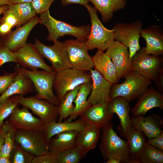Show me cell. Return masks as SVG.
<instances>
[{
  "instance_id": "12",
  "label": "cell",
  "mask_w": 163,
  "mask_h": 163,
  "mask_svg": "<svg viewBox=\"0 0 163 163\" xmlns=\"http://www.w3.org/2000/svg\"><path fill=\"white\" fill-rule=\"evenodd\" d=\"M64 43L72 68L84 71L92 69V58L88 54L89 50L85 42L70 39Z\"/></svg>"
},
{
  "instance_id": "20",
  "label": "cell",
  "mask_w": 163,
  "mask_h": 163,
  "mask_svg": "<svg viewBox=\"0 0 163 163\" xmlns=\"http://www.w3.org/2000/svg\"><path fill=\"white\" fill-rule=\"evenodd\" d=\"M18 65L15 68L17 73L11 84L0 96V104L15 95L24 96L35 91L34 86L30 79L19 69Z\"/></svg>"
},
{
  "instance_id": "22",
  "label": "cell",
  "mask_w": 163,
  "mask_h": 163,
  "mask_svg": "<svg viewBox=\"0 0 163 163\" xmlns=\"http://www.w3.org/2000/svg\"><path fill=\"white\" fill-rule=\"evenodd\" d=\"M140 36L146 41V46L142 48L146 53L157 56L163 54V35L159 26L152 25L142 29Z\"/></svg>"
},
{
  "instance_id": "43",
  "label": "cell",
  "mask_w": 163,
  "mask_h": 163,
  "mask_svg": "<svg viewBox=\"0 0 163 163\" xmlns=\"http://www.w3.org/2000/svg\"><path fill=\"white\" fill-rule=\"evenodd\" d=\"M146 142L149 144L163 151V132L155 137L148 139Z\"/></svg>"
},
{
  "instance_id": "47",
  "label": "cell",
  "mask_w": 163,
  "mask_h": 163,
  "mask_svg": "<svg viewBox=\"0 0 163 163\" xmlns=\"http://www.w3.org/2000/svg\"><path fill=\"white\" fill-rule=\"evenodd\" d=\"M0 163H11V162L9 157L1 155L0 157Z\"/></svg>"
},
{
  "instance_id": "26",
  "label": "cell",
  "mask_w": 163,
  "mask_h": 163,
  "mask_svg": "<svg viewBox=\"0 0 163 163\" xmlns=\"http://www.w3.org/2000/svg\"><path fill=\"white\" fill-rule=\"evenodd\" d=\"M101 128L86 124L84 129L79 132L77 146L85 155L94 149L100 137Z\"/></svg>"
},
{
  "instance_id": "39",
  "label": "cell",
  "mask_w": 163,
  "mask_h": 163,
  "mask_svg": "<svg viewBox=\"0 0 163 163\" xmlns=\"http://www.w3.org/2000/svg\"><path fill=\"white\" fill-rule=\"evenodd\" d=\"M3 16L0 19V23H6L10 26L12 28L19 26V21L14 12L10 8L5 11Z\"/></svg>"
},
{
  "instance_id": "9",
  "label": "cell",
  "mask_w": 163,
  "mask_h": 163,
  "mask_svg": "<svg viewBox=\"0 0 163 163\" xmlns=\"http://www.w3.org/2000/svg\"><path fill=\"white\" fill-rule=\"evenodd\" d=\"M15 141L23 149L34 156L49 152V142L40 130H17Z\"/></svg>"
},
{
  "instance_id": "8",
  "label": "cell",
  "mask_w": 163,
  "mask_h": 163,
  "mask_svg": "<svg viewBox=\"0 0 163 163\" xmlns=\"http://www.w3.org/2000/svg\"><path fill=\"white\" fill-rule=\"evenodd\" d=\"M34 44L42 56L50 62L56 72L72 68L64 42L57 40L52 46H48L37 38Z\"/></svg>"
},
{
  "instance_id": "2",
  "label": "cell",
  "mask_w": 163,
  "mask_h": 163,
  "mask_svg": "<svg viewBox=\"0 0 163 163\" xmlns=\"http://www.w3.org/2000/svg\"><path fill=\"white\" fill-rule=\"evenodd\" d=\"M40 14L39 23L46 26L48 31L47 40L54 42L66 35L73 36L81 41L87 40L90 30L89 25L77 27L56 20L50 15L49 10Z\"/></svg>"
},
{
  "instance_id": "44",
  "label": "cell",
  "mask_w": 163,
  "mask_h": 163,
  "mask_svg": "<svg viewBox=\"0 0 163 163\" xmlns=\"http://www.w3.org/2000/svg\"><path fill=\"white\" fill-rule=\"evenodd\" d=\"M157 91L161 93L163 92V68L159 72L155 80Z\"/></svg>"
},
{
  "instance_id": "27",
  "label": "cell",
  "mask_w": 163,
  "mask_h": 163,
  "mask_svg": "<svg viewBox=\"0 0 163 163\" xmlns=\"http://www.w3.org/2000/svg\"><path fill=\"white\" fill-rule=\"evenodd\" d=\"M78 132L70 131L56 135L49 141V152L56 156L64 150L76 147Z\"/></svg>"
},
{
  "instance_id": "35",
  "label": "cell",
  "mask_w": 163,
  "mask_h": 163,
  "mask_svg": "<svg viewBox=\"0 0 163 163\" xmlns=\"http://www.w3.org/2000/svg\"><path fill=\"white\" fill-rule=\"evenodd\" d=\"M85 155L76 146L59 153L56 157L58 163H79Z\"/></svg>"
},
{
  "instance_id": "34",
  "label": "cell",
  "mask_w": 163,
  "mask_h": 163,
  "mask_svg": "<svg viewBox=\"0 0 163 163\" xmlns=\"http://www.w3.org/2000/svg\"><path fill=\"white\" fill-rule=\"evenodd\" d=\"M9 8L18 19L19 26L28 22L37 14L32 2L12 4L9 5Z\"/></svg>"
},
{
  "instance_id": "32",
  "label": "cell",
  "mask_w": 163,
  "mask_h": 163,
  "mask_svg": "<svg viewBox=\"0 0 163 163\" xmlns=\"http://www.w3.org/2000/svg\"><path fill=\"white\" fill-rule=\"evenodd\" d=\"M4 142L2 150V155L10 158L12 153L16 146L15 136L17 131L8 121L1 127Z\"/></svg>"
},
{
  "instance_id": "6",
  "label": "cell",
  "mask_w": 163,
  "mask_h": 163,
  "mask_svg": "<svg viewBox=\"0 0 163 163\" xmlns=\"http://www.w3.org/2000/svg\"><path fill=\"white\" fill-rule=\"evenodd\" d=\"M20 70L31 81L37 94V97L46 100L58 106L59 101L55 94L53 84L56 72L44 70H30L19 67Z\"/></svg>"
},
{
  "instance_id": "36",
  "label": "cell",
  "mask_w": 163,
  "mask_h": 163,
  "mask_svg": "<svg viewBox=\"0 0 163 163\" xmlns=\"http://www.w3.org/2000/svg\"><path fill=\"white\" fill-rule=\"evenodd\" d=\"M34 156L23 149L19 144L13 151L10 159L11 163H32Z\"/></svg>"
},
{
  "instance_id": "21",
  "label": "cell",
  "mask_w": 163,
  "mask_h": 163,
  "mask_svg": "<svg viewBox=\"0 0 163 163\" xmlns=\"http://www.w3.org/2000/svg\"><path fill=\"white\" fill-rule=\"evenodd\" d=\"M144 116L131 117V126L142 132L148 139L155 137L163 132L160 128L163 124L161 117L155 113L148 116Z\"/></svg>"
},
{
  "instance_id": "4",
  "label": "cell",
  "mask_w": 163,
  "mask_h": 163,
  "mask_svg": "<svg viewBox=\"0 0 163 163\" xmlns=\"http://www.w3.org/2000/svg\"><path fill=\"white\" fill-rule=\"evenodd\" d=\"M84 6L90 14L91 24L90 32L85 43L89 50L97 49L104 51L115 40L114 30L107 29L103 26L95 7L88 4Z\"/></svg>"
},
{
  "instance_id": "17",
  "label": "cell",
  "mask_w": 163,
  "mask_h": 163,
  "mask_svg": "<svg viewBox=\"0 0 163 163\" xmlns=\"http://www.w3.org/2000/svg\"><path fill=\"white\" fill-rule=\"evenodd\" d=\"M39 22V17L36 16L26 23L17 27L14 30H11L7 35L1 37L0 41L14 52L27 44L30 33Z\"/></svg>"
},
{
  "instance_id": "11",
  "label": "cell",
  "mask_w": 163,
  "mask_h": 163,
  "mask_svg": "<svg viewBox=\"0 0 163 163\" xmlns=\"http://www.w3.org/2000/svg\"><path fill=\"white\" fill-rule=\"evenodd\" d=\"M142 26V22L136 21L129 24L118 23L113 28L115 39L128 48L131 59L140 49L139 40Z\"/></svg>"
},
{
  "instance_id": "40",
  "label": "cell",
  "mask_w": 163,
  "mask_h": 163,
  "mask_svg": "<svg viewBox=\"0 0 163 163\" xmlns=\"http://www.w3.org/2000/svg\"><path fill=\"white\" fill-rule=\"evenodd\" d=\"M55 0H33L31 2L37 14H40L49 10Z\"/></svg>"
},
{
  "instance_id": "45",
  "label": "cell",
  "mask_w": 163,
  "mask_h": 163,
  "mask_svg": "<svg viewBox=\"0 0 163 163\" xmlns=\"http://www.w3.org/2000/svg\"><path fill=\"white\" fill-rule=\"evenodd\" d=\"M63 6L70 4H79L83 5L87 4L89 2V0H59Z\"/></svg>"
},
{
  "instance_id": "42",
  "label": "cell",
  "mask_w": 163,
  "mask_h": 163,
  "mask_svg": "<svg viewBox=\"0 0 163 163\" xmlns=\"http://www.w3.org/2000/svg\"><path fill=\"white\" fill-rule=\"evenodd\" d=\"M32 163H58L56 156L49 152L38 156H34Z\"/></svg>"
},
{
  "instance_id": "23",
  "label": "cell",
  "mask_w": 163,
  "mask_h": 163,
  "mask_svg": "<svg viewBox=\"0 0 163 163\" xmlns=\"http://www.w3.org/2000/svg\"><path fill=\"white\" fill-rule=\"evenodd\" d=\"M104 51L97 50L92 57L93 67L113 84L119 82L116 69L110 58Z\"/></svg>"
},
{
  "instance_id": "14",
  "label": "cell",
  "mask_w": 163,
  "mask_h": 163,
  "mask_svg": "<svg viewBox=\"0 0 163 163\" xmlns=\"http://www.w3.org/2000/svg\"><path fill=\"white\" fill-rule=\"evenodd\" d=\"M105 53L116 67L119 80L132 70L129 49L120 42L114 41Z\"/></svg>"
},
{
  "instance_id": "46",
  "label": "cell",
  "mask_w": 163,
  "mask_h": 163,
  "mask_svg": "<svg viewBox=\"0 0 163 163\" xmlns=\"http://www.w3.org/2000/svg\"><path fill=\"white\" fill-rule=\"evenodd\" d=\"M12 28L7 24L0 23V37H2L7 35L11 31Z\"/></svg>"
},
{
  "instance_id": "3",
  "label": "cell",
  "mask_w": 163,
  "mask_h": 163,
  "mask_svg": "<svg viewBox=\"0 0 163 163\" xmlns=\"http://www.w3.org/2000/svg\"><path fill=\"white\" fill-rule=\"evenodd\" d=\"M120 84H113L110 97L111 100L117 97H122L129 102L138 99L149 88L152 81L140 75L132 70L124 78Z\"/></svg>"
},
{
  "instance_id": "28",
  "label": "cell",
  "mask_w": 163,
  "mask_h": 163,
  "mask_svg": "<svg viewBox=\"0 0 163 163\" xmlns=\"http://www.w3.org/2000/svg\"><path fill=\"white\" fill-rule=\"evenodd\" d=\"M92 86V82H85L81 85L74 101V110L72 113L66 120L68 122L75 119L91 105L87 102V98L90 94Z\"/></svg>"
},
{
  "instance_id": "5",
  "label": "cell",
  "mask_w": 163,
  "mask_h": 163,
  "mask_svg": "<svg viewBox=\"0 0 163 163\" xmlns=\"http://www.w3.org/2000/svg\"><path fill=\"white\" fill-rule=\"evenodd\" d=\"M91 82L90 72L69 68L56 73L53 90L60 101L68 92L83 83Z\"/></svg>"
},
{
  "instance_id": "31",
  "label": "cell",
  "mask_w": 163,
  "mask_h": 163,
  "mask_svg": "<svg viewBox=\"0 0 163 163\" xmlns=\"http://www.w3.org/2000/svg\"><path fill=\"white\" fill-rule=\"evenodd\" d=\"M79 86L67 92L59 101L58 109V122H62L64 120H66L72 113L75 107L74 101Z\"/></svg>"
},
{
  "instance_id": "10",
  "label": "cell",
  "mask_w": 163,
  "mask_h": 163,
  "mask_svg": "<svg viewBox=\"0 0 163 163\" xmlns=\"http://www.w3.org/2000/svg\"><path fill=\"white\" fill-rule=\"evenodd\" d=\"M131 63L132 70L142 76L154 81H155L159 72L163 68L162 57L148 54L142 48L132 57Z\"/></svg>"
},
{
  "instance_id": "16",
  "label": "cell",
  "mask_w": 163,
  "mask_h": 163,
  "mask_svg": "<svg viewBox=\"0 0 163 163\" xmlns=\"http://www.w3.org/2000/svg\"><path fill=\"white\" fill-rule=\"evenodd\" d=\"M108 103H99L91 105L80 116L86 124L104 128L111 122L113 114L109 110Z\"/></svg>"
},
{
  "instance_id": "50",
  "label": "cell",
  "mask_w": 163,
  "mask_h": 163,
  "mask_svg": "<svg viewBox=\"0 0 163 163\" xmlns=\"http://www.w3.org/2000/svg\"><path fill=\"white\" fill-rule=\"evenodd\" d=\"M107 160L106 163H120L121 162L119 160L114 158H110Z\"/></svg>"
},
{
  "instance_id": "52",
  "label": "cell",
  "mask_w": 163,
  "mask_h": 163,
  "mask_svg": "<svg viewBox=\"0 0 163 163\" xmlns=\"http://www.w3.org/2000/svg\"><path fill=\"white\" fill-rule=\"evenodd\" d=\"M8 8L9 5H3L0 6V15Z\"/></svg>"
},
{
  "instance_id": "33",
  "label": "cell",
  "mask_w": 163,
  "mask_h": 163,
  "mask_svg": "<svg viewBox=\"0 0 163 163\" xmlns=\"http://www.w3.org/2000/svg\"><path fill=\"white\" fill-rule=\"evenodd\" d=\"M163 151L146 143L133 163H163Z\"/></svg>"
},
{
  "instance_id": "19",
  "label": "cell",
  "mask_w": 163,
  "mask_h": 163,
  "mask_svg": "<svg viewBox=\"0 0 163 163\" xmlns=\"http://www.w3.org/2000/svg\"><path fill=\"white\" fill-rule=\"evenodd\" d=\"M136 104L131 110L133 117L144 115L150 110L157 107L163 109L162 93L151 87L138 98Z\"/></svg>"
},
{
  "instance_id": "38",
  "label": "cell",
  "mask_w": 163,
  "mask_h": 163,
  "mask_svg": "<svg viewBox=\"0 0 163 163\" xmlns=\"http://www.w3.org/2000/svg\"><path fill=\"white\" fill-rule=\"evenodd\" d=\"M17 63V59L14 52L0 41V67L7 62Z\"/></svg>"
},
{
  "instance_id": "1",
  "label": "cell",
  "mask_w": 163,
  "mask_h": 163,
  "mask_svg": "<svg viewBox=\"0 0 163 163\" xmlns=\"http://www.w3.org/2000/svg\"><path fill=\"white\" fill-rule=\"evenodd\" d=\"M101 130L99 149L103 158L107 160L114 158L121 162L131 163L127 141L123 140L117 135L111 123Z\"/></svg>"
},
{
  "instance_id": "48",
  "label": "cell",
  "mask_w": 163,
  "mask_h": 163,
  "mask_svg": "<svg viewBox=\"0 0 163 163\" xmlns=\"http://www.w3.org/2000/svg\"><path fill=\"white\" fill-rule=\"evenodd\" d=\"M1 128H0V157L2 155V150L4 142V138Z\"/></svg>"
},
{
  "instance_id": "29",
  "label": "cell",
  "mask_w": 163,
  "mask_h": 163,
  "mask_svg": "<svg viewBox=\"0 0 163 163\" xmlns=\"http://www.w3.org/2000/svg\"><path fill=\"white\" fill-rule=\"evenodd\" d=\"M123 135L127 140L131 163H133L146 143V136L142 132L132 126Z\"/></svg>"
},
{
  "instance_id": "13",
  "label": "cell",
  "mask_w": 163,
  "mask_h": 163,
  "mask_svg": "<svg viewBox=\"0 0 163 163\" xmlns=\"http://www.w3.org/2000/svg\"><path fill=\"white\" fill-rule=\"evenodd\" d=\"M18 65L30 70L41 69L48 72H55L45 62L42 55L34 44L28 43L14 52Z\"/></svg>"
},
{
  "instance_id": "7",
  "label": "cell",
  "mask_w": 163,
  "mask_h": 163,
  "mask_svg": "<svg viewBox=\"0 0 163 163\" xmlns=\"http://www.w3.org/2000/svg\"><path fill=\"white\" fill-rule=\"evenodd\" d=\"M15 102L27 108L37 116L44 124L56 121L58 115V106L49 101L34 96L25 97L15 95L11 97Z\"/></svg>"
},
{
  "instance_id": "25",
  "label": "cell",
  "mask_w": 163,
  "mask_h": 163,
  "mask_svg": "<svg viewBox=\"0 0 163 163\" xmlns=\"http://www.w3.org/2000/svg\"><path fill=\"white\" fill-rule=\"evenodd\" d=\"M129 102L121 97H116L108 103L110 112L116 114L119 117L120 125L119 129L123 135L131 126V117L130 116L131 108Z\"/></svg>"
},
{
  "instance_id": "49",
  "label": "cell",
  "mask_w": 163,
  "mask_h": 163,
  "mask_svg": "<svg viewBox=\"0 0 163 163\" xmlns=\"http://www.w3.org/2000/svg\"><path fill=\"white\" fill-rule=\"evenodd\" d=\"M33 0H10L12 4L31 2Z\"/></svg>"
},
{
  "instance_id": "51",
  "label": "cell",
  "mask_w": 163,
  "mask_h": 163,
  "mask_svg": "<svg viewBox=\"0 0 163 163\" xmlns=\"http://www.w3.org/2000/svg\"><path fill=\"white\" fill-rule=\"evenodd\" d=\"M12 4L10 0H0V6L3 5H10Z\"/></svg>"
},
{
  "instance_id": "15",
  "label": "cell",
  "mask_w": 163,
  "mask_h": 163,
  "mask_svg": "<svg viewBox=\"0 0 163 163\" xmlns=\"http://www.w3.org/2000/svg\"><path fill=\"white\" fill-rule=\"evenodd\" d=\"M18 105L8 117V123L17 130L41 131L44 124L43 121L33 115L27 108H20Z\"/></svg>"
},
{
  "instance_id": "30",
  "label": "cell",
  "mask_w": 163,
  "mask_h": 163,
  "mask_svg": "<svg viewBox=\"0 0 163 163\" xmlns=\"http://www.w3.org/2000/svg\"><path fill=\"white\" fill-rule=\"evenodd\" d=\"M100 13L102 21L107 22L112 18L114 12L125 6L124 0H89Z\"/></svg>"
},
{
  "instance_id": "18",
  "label": "cell",
  "mask_w": 163,
  "mask_h": 163,
  "mask_svg": "<svg viewBox=\"0 0 163 163\" xmlns=\"http://www.w3.org/2000/svg\"><path fill=\"white\" fill-rule=\"evenodd\" d=\"M92 80V89L87 102L90 105L99 103H109L113 84L95 69L90 71Z\"/></svg>"
},
{
  "instance_id": "37",
  "label": "cell",
  "mask_w": 163,
  "mask_h": 163,
  "mask_svg": "<svg viewBox=\"0 0 163 163\" xmlns=\"http://www.w3.org/2000/svg\"><path fill=\"white\" fill-rule=\"evenodd\" d=\"M19 105L11 97L0 104V128L4 123V120L8 117Z\"/></svg>"
},
{
  "instance_id": "41",
  "label": "cell",
  "mask_w": 163,
  "mask_h": 163,
  "mask_svg": "<svg viewBox=\"0 0 163 163\" xmlns=\"http://www.w3.org/2000/svg\"><path fill=\"white\" fill-rule=\"evenodd\" d=\"M17 73L16 71L0 75V93L4 92L12 83Z\"/></svg>"
},
{
  "instance_id": "24",
  "label": "cell",
  "mask_w": 163,
  "mask_h": 163,
  "mask_svg": "<svg viewBox=\"0 0 163 163\" xmlns=\"http://www.w3.org/2000/svg\"><path fill=\"white\" fill-rule=\"evenodd\" d=\"M86 125L81 118L70 122L65 120L56 122L54 121L44 124L41 131L49 142L50 139L57 134L70 131L79 132L84 129Z\"/></svg>"
}]
</instances>
